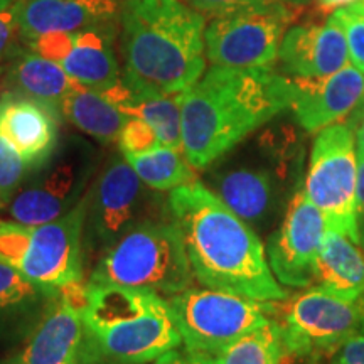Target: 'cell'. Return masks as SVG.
I'll use <instances>...</instances> for the list:
<instances>
[{
  "label": "cell",
  "mask_w": 364,
  "mask_h": 364,
  "mask_svg": "<svg viewBox=\"0 0 364 364\" xmlns=\"http://www.w3.org/2000/svg\"><path fill=\"white\" fill-rule=\"evenodd\" d=\"M113 22L75 33H49L27 41V48L53 59L71 80L85 88L105 91L122 78L115 48Z\"/></svg>",
  "instance_id": "5bb4252c"
},
{
  "label": "cell",
  "mask_w": 364,
  "mask_h": 364,
  "mask_svg": "<svg viewBox=\"0 0 364 364\" xmlns=\"http://www.w3.org/2000/svg\"><path fill=\"white\" fill-rule=\"evenodd\" d=\"M167 213L157 191L136 176L124 154L112 156L88 191L85 221V252L97 257L112 248L140 223Z\"/></svg>",
  "instance_id": "8992f818"
},
{
  "label": "cell",
  "mask_w": 364,
  "mask_h": 364,
  "mask_svg": "<svg viewBox=\"0 0 364 364\" xmlns=\"http://www.w3.org/2000/svg\"><path fill=\"white\" fill-rule=\"evenodd\" d=\"M361 4H363V6H364V0H361Z\"/></svg>",
  "instance_id": "ee69618b"
},
{
  "label": "cell",
  "mask_w": 364,
  "mask_h": 364,
  "mask_svg": "<svg viewBox=\"0 0 364 364\" xmlns=\"http://www.w3.org/2000/svg\"><path fill=\"white\" fill-rule=\"evenodd\" d=\"M117 142L124 156H140L162 145L156 130L140 118H130L127 122Z\"/></svg>",
  "instance_id": "1f68e13d"
},
{
  "label": "cell",
  "mask_w": 364,
  "mask_h": 364,
  "mask_svg": "<svg viewBox=\"0 0 364 364\" xmlns=\"http://www.w3.org/2000/svg\"><path fill=\"white\" fill-rule=\"evenodd\" d=\"M120 11V0H17L24 43L49 33H75L110 24Z\"/></svg>",
  "instance_id": "ffe728a7"
},
{
  "label": "cell",
  "mask_w": 364,
  "mask_h": 364,
  "mask_svg": "<svg viewBox=\"0 0 364 364\" xmlns=\"http://www.w3.org/2000/svg\"><path fill=\"white\" fill-rule=\"evenodd\" d=\"M61 117L71 122L76 129L93 136L100 144L117 142L122 130L130 120L124 112L108 102L97 90L78 86L63 100L59 107Z\"/></svg>",
  "instance_id": "d4e9b609"
},
{
  "label": "cell",
  "mask_w": 364,
  "mask_h": 364,
  "mask_svg": "<svg viewBox=\"0 0 364 364\" xmlns=\"http://www.w3.org/2000/svg\"><path fill=\"white\" fill-rule=\"evenodd\" d=\"M61 290L29 280L19 268L0 262V332L27 338Z\"/></svg>",
  "instance_id": "7402d4cb"
},
{
  "label": "cell",
  "mask_w": 364,
  "mask_h": 364,
  "mask_svg": "<svg viewBox=\"0 0 364 364\" xmlns=\"http://www.w3.org/2000/svg\"><path fill=\"white\" fill-rule=\"evenodd\" d=\"M196 11L209 14L215 17L238 16V14L255 12H277L295 14L292 0H186Z\"/></svg>",
  "instance_id": "83f0119b"
},
{
  "label": "cell",
  "mask_w": 364,
  "mask_h": 364,
  "mask_svg": "<svg viewBox=\"0 0 364 364\" xmlns=\"http://www.w3.org/2000/svg\"><path fill=\"white\" fill-rule=\"evenodd\" d=\"M306 364H318V359H307Z\"/></svg>",
  "instance_id": "60d3db41"
},
{
  "label": "cell",
  "mask_w": 364,
  "mask_h": 364,
  "mask_svg": "<svg viewBox=\"0 0 364 364\" xmlns=\"http://www.w3.org/2000/svg\"><path fill=\"white\" fill-rule=\"evenodd\" d=\"M21 27L17 17V2L0 12V61L17 58L21 51Z\"/></svg>",
  "instance_id": "d6a6232c"
},
{
  "label": "cell",
  "mask_w": 364,
  "mask_h": 364,
  "mask_svg": "<svg viewBox=\"0 0 364 364\" xmlns=\"http://www.w3.org/2000/svg\"><path fill=\"white\" fill-rule=\"evenodd\" d=\"M29 172L31 167L19 152L0 135V209L9 206Z\"/></svg>",
  "instance_id": "f1b7e54d"
},
{
  "label": "cell",
  "mask_w": 364,
  "mask_h": 364,
  "mask_svg": "<svg viewBox=\"0 0 364 364\" xmlns=\"http://www.w3.org/2000/svg\"><path fill=\"white\" fill-rule=\"evenodd\" d=\"M156 364H216L215 356H209V354L193 351L184 346L172 349V351L166 353L156 361Z\"/></svg>",
  "instance_id": "e575fe53"
},
{
  "label": "cell",
  "mask_w": 364,
  "mask_h": 364,
  "mask_svg": "<svg viewBox=\"0 0 364 364\" xmlns=\"http://www.w3.org/2000/svg\"><path fill=\"white\" fill-rule=\"evenodd\" d=\"M290 102L292 80L272 68H209L182 93V150L189 164L208 171Z\"/></svg>",
  "instance_id": "7a4b0ae2"
},
{
  "label": "cell",
  "mask_w": 364,
  "mask_h": 364,
  "mask_svg": "<svg viewBox=\"0 0 364 364\" xmlns=\"http://www.w3.org/2000/svg\"><path fill=\"white\" fill-rule=\"evenodd\" d=\"M85 363L149 364L182 346L167 297L152 290L86 282Z\"/></svg>",
  "instance_id": "277c9868"
},
{
  "label": "cell",
  "mask_w": 364,
  "mask_h": 364,
  "mask_svg": "<svg viewBox=\"0 0 364 364\" xmlns=\"http://www.w3.org/2000/svg\"><path fill=\"white\" fill-rule=\"evenodd\" d=\"M280 324L287 353L302 359H321L364 332V299L349 300L321 287L309 289L290 302Z\"/></svg>",
  "instance_id": "30bf717a"
},
{
  "label": "cell",
  "mask_w": 364,
  "mask_h": 364,
  "mask_svg": "<svg viewBox=\"0 0 364 364\" xmlns=\"http://www.w3.org/2000/svg\"><path fill=\"white\" fill-rule=\"evenodd\" d=\"M318 6V11L322 14H334L338 9L353 6V4L361 2V0H314Z\"/></svg>",
  "instance_id": "74e56055"
},
{
  "label": "cell",
  "mask_w": 364,
  "mask_h": 364,
  "mask_svg": "<svg viewBox=\"0 0 364 364\" xmlns=\"http://www.w3.org/2000/svg\"><path fill=\"white\" fill-rule=\"evenodd\" d=\"M317 287L349 300L364 299L361 245L341 231L327 230L316 268Z\"/></svg>",
  "instance_id": "603a6c76"
},
{
  "label": "cell",
  "mask_w": 364,
  "mask_h": 364,
  "mask_svg": "<svg viewBox=\"0 0 364 364\" xmlns=\"http://www.w3.org/2000/svg\"><path fill=\"white\" fill-rule=\"evenodd\" d=\"M329 364H364V332L341 344L332 354Z\"/></svg>",
  "instance_id": "836d02e7"
},
{
  "label": "cell",
  "mask_w": 364,
  "mask_h": 364,
  "mask_svg": "<svg viewBox=\"0 0 364 364\" xmlns=\"http://www.w3.org/2000/svg\"><path fill=\"white\" fill-rule=\"evenodd\" d=\"M59 117L61 113L51 105L14 91L0 98V135L19 152L31 171L58 147Z\"/></svg>",
  "instance_id": "d6986e66"
},
{
  "label": "cell",
  "mask_w": 364,
  "mask_h": 364,
  "mask_svg": "<svg viewBox=\"0 0 364 364\" xmlns=\"http://www.w3.org/2000/svg\"><path fill=\"white\" fill-rule=\"evenodd\" d=\"M327 230L341 231L361 245L356 221L358 152L348 124H334L317 132L304 184Z\"/></svg>",
  "instance_id": "9c48e42d"
},
{
  "label": "cell",
  "mask_w": 364,
  "mask_h": 364,
  "mask_svg": "<svg viewBox=\"0 0 364 364\" xmlns=\"http://www.w3.org/2000/svg\"><path fill=\"white\" fill-rule=\"evenodd\" d=\"M287 356L284 329L275 318L245 334L215 356L216 364H280Z\"/></svg>",
  "instance_id": "4316f807"
},
{
  "label": "cell",
  "mask_w": 364,
  "mask_h": 364,
  "mask_svg": "<svg viewBox=\"0 0 364 364\" xmlns=\"http://www.w3.org/2000/svg\"><path fill=\"white\" fill-rule=\"evenodd\" d=\"M326 231L324 216L306 191H295L284 220L267 245L268 265L282 285L311 287L316 282L317 257Z\"/></svg>",
  "instance_id": "4fadbf2b"
},
{
  "label": "cell",
  "mask_w": 364,
  "mask_h": 364,
  "mask_svg": "<svg viewBox=\"0 0 364 364\" xmlns=\"http://www.w3.org/2000/svg\"><path fill=\"white\" fill-rule=\"evenodd\" d=\"M203 184L253 230L265 228L280 209L282 176L268 166L221 164L208 169Z\"/></svg>",
  "instance_id": "9a60e30c"
},
{
  "label": "cell",
  "mask_w": 364,
  "mask_h": 364,
  "mask_svg": "<svg viewBox=\"0 0 364 364\" xmlns=\"http://www.w3.org/2000/svg\"><path fill=\"white\" fill-rule=\"evenodd\" d=\"M88 282L152 290L167 299L193 287L188 250L169 211L122 236L98 258Z\"/></svg>",
  "instance_id": "5b68a950"
},
{
  "label": "cell",
  "mask_w": 364,
  "mask_h": 364,
  "mask_svg": "<svg viewBox=\"0 0 364 364\" xmlns=\"http://www.w3.org/2000/svg\"><path fill=\"white\" fill-rule=\"evenodd\" d=\"M0 364H24V359H22L21 353L19 354H12V356L2 359Z\"/></svg>",
  "instance_id": "f35d334b"
},
{
  "label": "cell",
  "mask_w": 364,
  "mask_h": 364,
  "mask_svg": "<svg viewBox=\"0 0 364 364\" xmlns=\"http://www.w3.org/2000/svg\"><path fill=\"white\" fill-rule=\"evenodd\" d=\"M97 174L98 156L88 142L71 139L58 144L51 156L27 174L9 203V215L33 228L58 220L78 206Z\"/></svg>",
  "instance_id": "52a82bcc"
},
{
  "label": "cell",
  "mask_w": 364,
  "mask_h": 364,
  "mask_svg": "<svg viewBox=\"0 0 364 364\" xmlns=\"http://www.w3.org/2000/svg\"><path fill=\"white\" fill-rule=\"evenodd\" d=\"M279 59L292 78H324L349 63L346 34L332 14L324 24L295 26L285 33Z\"/></svg>",
  "instance_id": "e0dca14e"
},
{
  "label": "cell",
  "mask_w": 364,
  "mask_h": 364,
  "mask_svg": "<svg viewBox=\"0 0 364 364\" xmlns=\"http://www.w3.org/2000/svg\"><path fill=\"white\" fill-rule=\"evenodd\" d=\"M81 364H91V363H81Z\"/></svg>",
  "instance_id": "7bdbcfd3"
},
{
  "label": "cell",
  "mask_w": 364,
  "mask_h": 364,
  "mask_svg": "<svg viewBox=\"0 0 364 364\" xmlns=\"http://www.w3.org/2000/svg\"><path fill=\"white\" fill-rule=\"evenodd\" d=\"M129 118H140L156 130L162 145L182 149V93H162L125 73L108 90L100 91Z\"/></svg>",
  "instance_id": "44dd1931"
},
{
  "label": "cell",
  "mask_w": 364,
  "mask_h": 364,
  "mask_svg": "<svg viewBox=\"0 0 364 364\" xmlns=\"http://www.w3.org/2000/svg\"><path fill=\"white\" fill-rule=\"evenodd\" d=\"M182 336V346L216 356L270 321L275 302H260L216 289H189L167 299Z\"/></svg>",
  "instance_id": "ba28073f"
},
{
  "label": "cell",
  "mask_w": 364,
  "mask_h": 364,
  "mask_svg": "<svg viewBox=\"0 0 364 364\" xmlns=\"http://www.w3.org/2000/svg\"><path fill=\"white\" fill-rule=\"evenodd\" d=\"M294 4H299V2H304V0H292Z\"/></svg>",
  "instance_id": "b9f144b4"
},
{
  "label": "cell",
  "mask_w": 364,
  "mask_h": 364,
  "mask_svg": "<svg viewBox=\"0 0 364 364\" xmlns=\"http://www.w3.org/2000/svg\"><path fill=\"white\" fill-rule=\"evenodd\" d=\"M294 16L277 12L216 17L208 26L206 56L213 66L270 68L279 58L285 27Z\"/></svg>",
  "instance_id": "7c38bea8"
},
{
  "label": "cell",
  "mask_w": 364,
  "mask_h": 364,
  "mask_svg": "<svg viewBox=\"0 0 364 364\" xmlns=\"http://www.w3.org/2000/svg\"><path fill=\"white\" fill-rule=\"evenodd\" d=\"M124 73L162 93H184L206 71V19L182 0H124Z\"/></svg>",
  "instance_id": "3957f363"
},
{
  "label": "cell",
  "mask_w": 364,
  "mask_h": 364,
  "mask_svg": "<svg viewBox=\"0 0 364 364\" xmlns=\"http://www.w3.org/2000/svg\"><path fill=\"white\" fill-rule=\"evenodd\" d=\"M346 34L349 59L353 66L364 75V6L361 2L338 9L334 12Z\"/></svg>",
  "instance_id": "f546056e"
},
{
  "label": "cell",
  "mask_w": 364,
  "mask_h": 364,
  "mask_svg": "<svg viewBox=\"0 0 364 364\" xmlns=\"http://www.w3.org/2000/svg\"><path fill=\"white\" fill-rule=\"evenodd\" d=\"M86 331L83 307L61 290L26 338L24 364L85 363Z\"/></svg>",
  "instance_id": "ac0fdd59"
},
{
  "label": "cell",
  "mask_w": 364,
  "mask_h": 364,
  "mask_svg": "<svg viewBox=\"0 0 364 364\" xmlns=\"http://www.w3.org/2000/svg\"><path fill=\"white\" fill-rule=\"evenodd\" d=\"M292 80V108L299 125L309 134L338 124L364 98V75L354 66L324 78Z\"/></svg>",
  "instance_id": "2e32d148"
},
{
  "label": "cell",
  "mask_w": 364,
  "mask_h": 364,
  "mask_svg": "<svg viewBox=\"0 0 364 364\" xmlns=\"http://www.w3.org/2000/svg\"><path fill=\"white\" fill-rule=\"evenodd\" d=\"M354 132V142H356L358 157H364V98L353 110V117L348 124Z\"/></svg>",
  "instance_id": "d590c367"
},
{
  "label": "cell",
  "mask_w": 364,
  "mask_h": 364,
  "mask_svg": "<svg viewBox=\"0 0 364 364\" xmlns=\"http://www.w3.org/2000/svg\"><path fill=\"white\" fill-rule=\"evenodd\" d=\"M356 221L361 247H364V157H358V199H356Z\"/></svg>",
  "instance_id": "8d00e7d4"
},
{
  "label": "cell",
  "mask_w": 364,
  "mask_h": 364,
  "mask_svg": "<svg viewBox=\"0 0 364 364\" xmlns=\"http://www.w3.org/2000/svg\"><path fill=\"white\" fill-rule=\"evenodd\" d=\"M167 211L181 228L194 279L260 302L289 297L268 265L267 250L248 223L196 179L169 191Z\"/></svg>",
  "instance_id": "6da1fadb"
},
{
  "label": "cell",
  "mask_w": 364,
  "mask_h": 364,
  "mask_svg": "<svg viewBox=\"0 0 364 364\" xmlns=\"http://www.w3.org/2000/svg\"><path fill=\"white\" fill-rule=\"evenodd\" d=\"M9 85L14 93L51 105L56 110L71 91L81 86L71 80L56 61L31 49L27 53L22 51L16 58L9 73Z\"/></svg>",
  "instance_id": "cb8c5ba5"
},
{
  "label": "cell",
  "mask_w": 364,
  "mask_h": 364,
  "mask_svg": "<svg viewBox=\"0 0 364 364\" xmlns=\"http://www.w3.org/2000/svg\"><path fill=\"white\" fill-rule=\"evenodd\" d=\"M88 193L66 215L34 226L29 250L19 270L29 280L51 289L85 282V221Z\"/></svg>",
  "instance_id": "8fae6325"
},
{
  "label": "cell",
  "mask_w": 364,
  "mask_h": 364,
  "mask_svg": "<svg viewBox=\"0 0 364 364\" xmlns=\"http://www.w3.org/2000/svg\"><path fill=\"white\" fill-rule=\"evenodd\" d=\"M33 230V226L17 221H0V262L21 268L29 250Z\"/></svg>",
  "instance_id": "4dcf8cb0"
},
{
  "label": "cell",
  "mask_w": 364,
  "mask_h": 364,
  "mask_svg": "<svg viewBox=\"0 0 364 364\" xmlns=\"http://www.w3.org/2000/svg\"><path fill=\"white\" fill-rule=\"evenodd\" d=\"M136 176L157 193H169L196 181V171L191 166L184 150L159 145L140 156H124Z\"/></svg>",
  "instance_id": "484cf974"
},
{
  "label": "cell",
  "mask_w": 364,
  "mask_h": 364,
  "mask_svg": "<svg viewBox=\"0 0 364 364\" xmlns=\"http://www.w3.org/2000/svg\"><path fill=\"white\" fill-rule=\"evenodd\" d=\"M17 0H0V12L6 11V9H9L11 6H14Z\"/></svg>",
  "instance_id": "ab89813d"
}]
</instances>
